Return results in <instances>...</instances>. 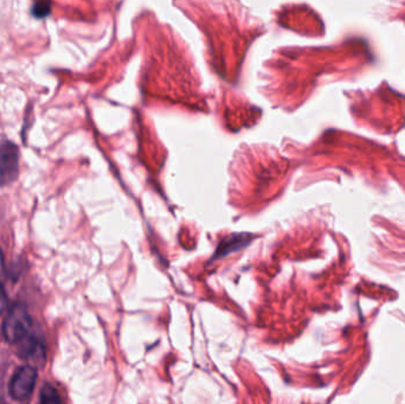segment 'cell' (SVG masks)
<instances>
[{
  "mask_svg": "<svg viewBox=\"0 0 405 404\" xmlns=\"http://www.w3.org/2000/svg\"><path fill=\"white\" fill-rule=\"evenodd\" d=\"M19 355L34 365H42L46 362V350L42 343L34 336H27L19 343Z\"/></svg>",
  "mask_w": 405,
  "mask_h": 404,
  "instance_id": "4",
  "label": "cell"
},
{
  "mask_svg": "<svg viewBox=\"0 0 405 404\" xmlns=\"http://www.w3.org/2000/svg\"><path fill=\"white\" fill-rule=\"evenodd\" d=\"M37 371L31 365L19 367L10 382V395L18 402H27L34 393Z\"/></svg>",
  "mask_w": 405,
  "mask_h": 404,
  "instance_id": "2",
  "label": "cell"
},
{
  "mask_svg": "<svg viewBox=\"0 0 405 404\" xmlns=\"http://www.w3.org/2000/svg\"><path fill=\"white\" fill-rule=\"evenodd\" d=\"M4 256L0 250V315L8 308V294L4 287Z\"/></svg>",
  "mask_w": 405,
  "mask_h": 404,
  "instance_id": "7",
  "label": "cell"
},
{
  "mask_svg": "<svg viewBox=\"0 0 405 404\" xmlns=\"http://www.w3.org/2000/svg\"><path fill=\"white\" fill-rule=\"evenodd\" d=\"M39 404H62L57 390L50 384H46L39 393Z\"/></svg>",
  "mask_w": 405,
  "mask_h": 404,
  "instance_id": "6",
  "label": "cell"
},
{
  "mask_svg": "<svg viewBox=\"0 0 405 404\" xmlns=\"http://www.w3.org/2000/svg\"><path fill=\"white\" fill-rule=\"evenodd\" d=\"M31 320L30 314L23 304H15L8 308L3 321V334L5 339L12 344H19L22 340L30 336Z\"/></svg>",
  "mask_w": 405,
  "mask_h": 404,
  "instance_id": "1",
  "label": "cell"
},
{
  "mask_svg": "<svg viewBox=\"0 0 405 404\" xmlns=\"http://www.w3.org/2000/svg\"><path fill=\"white\" fill-rule=\"evenodd\" d=\"M19 148L11 141L0 144V186H8L18 178Z\"/></svg>",
  "mask_w": 405,
  "mask_h": 404,
  "instance_id": "3",
  "label": "cell"
},
{
  "mask_svg": "<svg viewBox=\"0 0 405 404\" xmlns=\"http://www.w3.org/2000/svg\"><path fill=\"white\" fill-rule=\"evenodd\" d=\"M251 238L253 237L249 234H235L225 238L223 242H220V246L217 248L213 260H216L218 257L227 256V254L234 253L236 250L246 247V245H249Z\"/></svg>",
  "mask_w": 405,
  "mask_h": 404,
  "instance_id": "5",
  "label": "cell"
},
{
  "mask_svg": "<svg viewBox=\"0 0 405 404\" xmlns=\"http://www.w3.org/2000/svg\"><path fill=\"white\" fill-rule=\"evenodd\" d=\"M51 12V3L49 1H37L32 5L31 13L38 19H43L48 17Z\"/></svg>",
  "mask_w": 405,
  "mask_h": 404,
  "instance_id": "8",
  "label": "cell"
}]
</instances>
